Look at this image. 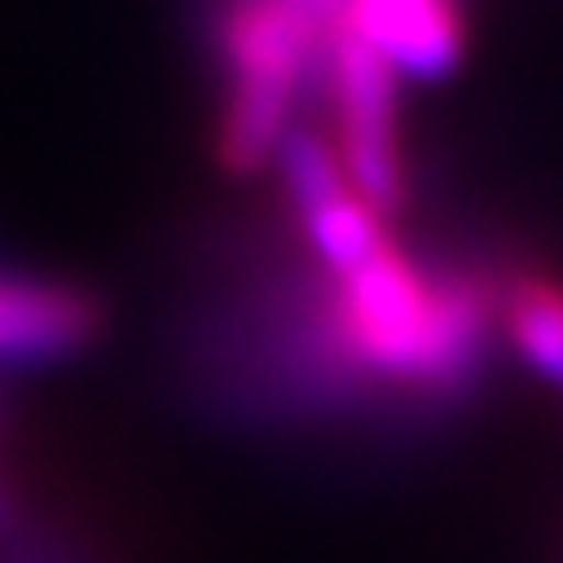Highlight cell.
Returning a JSON list of instances; mask_svg holds the SVG:
<instances>
[{"instance_id":"cell-1","label":"cell","mask_w":563,"mask_h":563,"mask_svg":"<svg viewBox=\"0 0 563 563\" xmlns=\"http://www.w3.org/2000/svg\"><path fill=\"white\" fill-rule=\"evenodd\" d=\"M331 35L336 30L317 25L287 0H218V158L233 174H257L273 164L282 134L301 119V104L317 99Z\"/></svg>"},{"instance_id":"cell-2","label":"cell","mask_w":563,"mask_h":563,"mask_svg":"<svg viewBox=\"0 0 563 563\" xmlns=\"http://www.w3.org/2000/svg\"><path fill=\"white\" fill-rule=\"evenodd\" d=\"M317 104H327L321 129L346 168V184L390 223L410 198L406 139H400V79L346 25L327 45Z\"/></svg>"},{"instance_id":"cell-3","label":"cell","mask_w":563,"mask_h":563,"mask_svg":"<svg viewBox=\"0 0 563 563\" xmlns=\"http://www.w3.org/2000/svg\"><path fill=\"white\" fill-rule=\"evenodd\" d=\"M341 25L386 59L406 85H430L465 59V5L460 0H351Z\"/></svg>"},{"instance_id":"cell-4","label":"cell","mask_w":563,"mask_h":563,"mask_svg":"<svg viewBox=\"0 0 563 563\" xmlns=\"http://www.w3.org/2000/svg\"><path fill=\"white\" fill-rule=\"evenodd\" d=\"M104 331L95 291L49 277H0V361L45 366L85 351Z\"/></svg>"},{"instance_id":"cell-5","label":"cell","mask_w":563,"mask_h":563,"mask_svg":"<svg viewBox=\"0 0 563 563\" xmlns=\"http://www.w3.org/2000/svg\"><path fill=\"white\" fill-rule=\"evenodd\" d=\"M499 341L544 386L563 390V282L534 273V267H505V277H499Z\"/></svg>"},{"instance_id":"cell-6","label":"cell","mask_w":563,"mask_h":563,"mask_svg":"<svg viewBox=\"0 0 563 563\" xmlns=\"http://www.w3.org/2000/svg\"><path fill=\"white\" fill-rule=\"evenodd\" d=\"M0 563H85V559H79L69 544H59V539L20 525L15 534L0 539Z\"/></svg>"}]
</instances>
